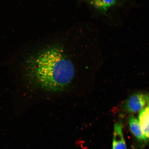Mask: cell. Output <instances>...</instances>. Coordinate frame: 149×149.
Listing matches in <instances>:
<instances>
[{
    "label": "cell",
    "instance_id": "6",
    "mask_svg": "<svg viewBox=\"0 0 149 149\" xmlns=\"http://www.w3.org/2000/svg\"><path fill=\"white\" fill-rule=\"evenodd\" d=\"M95 8L102 13H105L114 6L117 0H87Z\"/></svg>",
    "mask_w": 149,
    "mask_h": 149
},
{
    "label": "cell",
    "instance_id": "2",
    "mask_svg": "<svg viewBox=\"0 0 149 149\" xmlns=\"http://www.w3.org/2000/svg\"><path fill=\"white\" fill-rule=\"evenodd\" d=\"M149 102L148 96L138 93L132 95L128 99L125 104V108L129 112L136 113L142 110Z\"/></svg>",
    "mask_w": 149,
    "mask_h": 149
},
{
    "label": "cell",
    "instance_id": "1",
    "mask_svg": "<svg viewBox=\"0 0 149 149\" xmlns=\"http://www.w3.org/2000/svg\"><path fill=\"white\" fill-rule=\"evenodd\" d=\"M27 61L33 81L42 88L56 91L66 88L73 80L75 70L64 46L48 44Z\"/></svg>",
    "mask_w": 149,
    "mask_h": 149
},
{
    "label": "cell",
    "instance_id": "3",
    "mask_svg": "<svg viewBox=\"0 0 149 149\" xmlns=\"http://www.w3.org/2000/svg\"><path fill=\"white\" fill-rule=\"evenodd\" d=\"M112 149H127L121 123L118 122L115 125Z\"/></svg>",
    "mask_w": 149,
    "mask_h": 149
},
{
    "label": "cell",
    "instance_id": "7",
    "mask_svg": "<svg viewBox=\"0 0 149 149\" xmlns=\"http://www.w3.org/2000/svg\"><path fill=\"white\" fill-rule=\"evenodd\" d=\"M148 138H149V136H148Z\"/></svg>",
    "mask_w": 149,
    "mask_h": 149
},
{
    "label": "cell",
    "instance_id": "4",
    "mask_svg": "<svg viewBox=\"0 0 149 149\" xmlns=\"http://www.w3.org/2000/svg\"><path fill=\"white\" fill-rule=\"evenodd\" d=\"M128 122L130 130L136 138L141 142H146L148 138L143 133L139 120L133 115H131Z\"/></svg>",
    "mask_w": 149,
    "mask_h": 149
},
{
    "label": "cell",
    "instance_id": "5",
    "mask_svg": "<svg viewBox=\"0 0 149 149\" xmlns=\"http://www.w3.org/2000/svg\"><path fill=\"white\" fill-rule=\"evenodd\" d=\"M139 121L145 135L148 139L149 135V102L146 107L141 111L139 116Z\"/></svg>",
    "mask_w": 149,
    "mask_h": 149
}]
</instances>
